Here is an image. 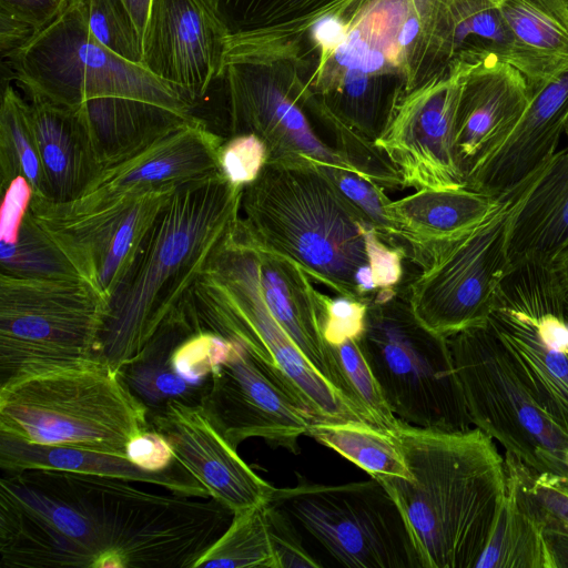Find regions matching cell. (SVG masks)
Wrapping results in <instances>:
<instances>
[{
    "instance_id": "cell-26",
    "label": "cell",
    "mask_w": 568,
    "mask_h": 568,
    "mask_svg": "<svg viewBox=\"0 0 568 568\" xmlns=\"http://www.w3.org/2000/svg\"><path fill=\"white\" fill-rule=\"evenodd\" d=\"M0 468L2 471L52 469L106 476L144 483L186 496L211 497L205 486L178 459L162 471H148L126 456L102 452L33 444L0 433Z\"/></svg>"
},
{
    "instance_id": "cell-33",
    "label": "cell",
    "mask_w": 568,
    "mask_h": 568,
    "mask_svg": "<svg viewBox=\"0 0 568 568\" xmlns=\"http://www.w3.org/2000/svg\"><path fill=\"white\" fill-rule=\"evenodd\" d=\"M0 173L1 189L22 175L33 196L50 200L29 104L9 83L3 85L0 105Z\"/></svg>"
},
{
    "instance_id": "cell-49",
    "label": "cell",
    "mask_w": 568,
    "mask_h": 568,
    "mask_svg": "<svg viewBox=\"0 0 568 568\" xmlns=\"http://www.w3.org/2000/svg\"><path fill=\"white\" fill-rule=\"evenodd\" d=\"M37 31L24 21L0 10V53L9 59L22 48Z\"/></svg>"
},
{
    "instance_id": "cell-54",
    "label": "cell",
    "mask_w": 568,
    "mask_h": 568,
    "mask_svg": "<svg viewBox=\"0 0 568 568\" xmlns=\"http://www.w3.org/2000/svg\"><path fill=\"white\" fill-rule=\"evenodd\" d=\"M385 54L376 48H371L364 53L353 69L371 74L379 71L385 65Z\"/></svg>"
},
{
    "instance_id": "cell-34",
    "label": "cell",
    "mask_w": 568,
    "mask_h": 568,
    "mask_svg": "<svg viewBox=\"0 0 568 568\" xmlns=\"http://www.w3.org/2000/svg\"><path fill=\"white\" fill-rule=\"evenodd\" d=\"M187 334L176 326L162 328L138 357L119 369L130 389L148 408L155 409L174 398L186 400L194 390L171 364L173 348Z\"/></svg>"
},
{
    "instance_id": "cell-52",
    "label": "cell",
    "mask_w": 568,
    "mask_h": 568,
    "mask_svg": "<svg viewBox=\"0 0 568 568\" xmlns=\"http://www.w3.org/2000/svg\"><path fill=\"white\" fill-rule=\"evenodd\" d=\"M557 567H568V535L560 532H545Z\"/></svg>"
},
{
    "instance_id": "cell-6",
    "label": "cell",
    "mask_w": 568,
    "mask_h": 568,
    "mask_svg": "<svg viewBox=\"0 0 568 568\" xmlns=\"http://www.w3.org/2000/svg\"><path fill=\"white\" fill-rule=\"evenodd\" d=\"M149 428L146 405L100 358L0 385V433L24 442L125 456Z\"/></svg>"
},
{
    "instance_id": "cell-16",
    "label": "cell",
    "mask_w": 568,
    "mask_h": 568,
    "mask_svg": "<svg viewBox=\"0 0 568 568\" xmlns=\"http://www.w3.org/2000/svg\"><path fill=\"white\" fill-rule=\"evenodd\" d=\"M221 78L231 135L255 134L266 146V162H304L357 173L334 145L316 134L297 100L261 75L245 53L229 48Z\"/></svg>"
},
{
    "instance_id": "cell-25",
    "label": "cell",
    "mask_w": 568,
    "mask_h": 568,
    "mask_svg": "<svg viewBox=\"0 0 568 568\" xmlns=\"http://www.w3.org/2000/svg\"><path fill=\"white\" fill-rule=\"evenodd\" d=\"M30 119L50 201L72 202L101 171L77 108L28 93Z\"/></svg>"
},
{
    "instance_id": "cell-21",
    "label": "cell",
    "mask_w": 568,
    "mask_h": 568,
    "mask_svg": "<svg viewBox=\"0 0 568 568\" xmlns=\"http://www.w3.org/2000/svg\"><path fill=\"white\" fill-rule=\"evenodd\" d=\"M532 98L524 74L490 58L465 69L456 122V151L465 180L473 166L498 145Z\"/></svg>"
},
{
    "instance_id": "cell-13",
    "label": "cell",
    "mask_w": 568,
    "mask_h": 568,
    "mask_svg": "<svg viewBox=\"0 0 568 568\" xmlns=\"http://www.w3.org/2000/svg\"><path fill=\"white\" fill-rule=\"evenodd\" d=\"M178 184L129 192L83 214L33 196L30 213L108 305L133 267L161 207Z\"/></svg>"
},
{
    "instance_id": "cell-23",
    "label": "cell",
    "mask_w": 568,
    "mask_h": 568,
    "mask_svg": "<svg viewBox=\"0 0 568 568\" xmlns=\"http://www.w3.org/2000/svg\"><path fill=\"white\" fill-rule=\"evenodd\" d=\"M505 199L468 186L424 189L392 201L389 212L409 247V260L424 270L486 222Z\"/></svg>"
},
{
    "instance_id": "cell-55",
    "label": "cell",
    "mask_w": 568,
    "mask_h": 568,
    "mask_svg": "<svg viewBox=\"0 0 568 568\" xmlns=\"http://www.w3.org/2000/svg\"><path fill=\"white\" fill-rule=\"evenodd\" d=\"M420 23L417 18H408L397 33L396 42L399 47H407L417 37Z\"/></svg>"
},
{
    "instance_id": "cell-50",
    "label": "cell",
    "mask_w": 568,
    "mask_h": 568,
    "mask_svg": "<svg viewBox=\"0 0 568 568\" xmlns=\"http://www.w3.org/2000/svg\"><path fill=\"white\" fill-rule=\"evenodd\" d=\"M312 33L324 51L334 52L345 41L347 30L337 16L327 14L314 23Z\"/></svg>"
},
{
    "instance_id": "cell-29",
    "label": "cell",
    "mask_w": 568,
    "mask_h": 568,
    "mask_svg": "<svg viewBox=\"0 0 568 568\" xmlns=\"http://www.w3.org/2000/svg\"><path fill=\"white\" fill-rule=\"evenodd\" d=\"M487 323L544 413L568 435V355L540 342L526 314L494 304Z\"/></svg>"
},
{
    "instance_id": "cell-18",
    "label": "cell",
    "mask_w": 568,
    "mask_h": 568,
    "mask_svg": "<svg viewBox=\"0 0 568 568\" xmlns=\"http://www.w3.org/2000/svg\"><path fill=\"white\" fill-rule=\"evenodd\" d=\"M150 427L166 438L210 496L233 513L271 503L275 487L240 457L199 403L170 399L153 409Z\"/></svg>"
},
{
    "instance_id": "cell-1",
    "label": "cell",
    "mask_w": 568,
    "mask_h": 568,
    "mask_svg": "<svg viewBox=\"0 0 568 568\" xmlns=\"http://www.w3.org/2000/svg\"><path fill=\"white\" fill-rule=\"evenodd\" d=\"M34 514L57 568H193L233 511L212 497L159 495L130 480L42 469Z\"/></svg>"
},
{
    "instance_id": "cell-5",
    "label": "cell",
    "mask_w": 568,
    "mask_h": 568,
    "mask_svg": "<svg viewBox=\"0 0 568 568\" xmlns=\"http://www.w3.org/2000/svg\"><path fill=\"white\" fill-rule=\"evenodd\" d=\"M241 217L264 245L297 263L337 295L365 301L355 274L368 264L371 224L312 163L266 162L243 189Z\"/></svg>"
},
{
    "instance_id": "cell-22",
    "label": "cell",
    "mask_w": 568,
    "mask_h": 568,
    "mask_svg": "<svg viewBox=\"0 0 568 568\" xmlns=\"http://www.w3.org/2000/svg\"><path fill=\"white\" fill-rule=\"evenodd\" d=\"M252 236L257 255L261 291L271 313L313 367L344 395L362 406L353 396L323 336L318 291L311 277L297 263L267 247L253 234Z\"/></svg>"
},
{
    "instance_id": "cell-43",
    "label": "cell",
    "mask_w": 568,
    "mask_h": 568,
    "mask_svg": "<svg viewBox=\"0 0 568 568\" xmlns=\"http://www.w3.org/2000/svg\"><path fill=\"white\" fill-rule=\"evenodd\" d=\"M323 336L328 346L346 338H359L364 332L367 301L342 295L328 296L318 291Z\"/></svg>"
},
{
    "instance_id": "cell-48",
    "label": "cell",
    "mask_w": 568,
    "mask_h": 568,
    "mask_svg": "<svg viewBox=\"0 0 568 568\" xmlns=\"http://www.w3.org/2000/svg\"><path fill=\"white\" fill-rule=\"evenodd\" d=\"M70 0H0V10L24 21L37 33L48 27Z\"/></svg>"
},
{
    "instance_id": "cell-36",
    "label": "cell",
    "mask_w": 568,
    "mask_h": 568,
    "mask_svg": "<svg viewBox=\"0 0 568 568\" xmlns=\"http://www.w3.org/2000/svg\"><path fill=\"white\" fill-rule=\"evenodd\" d=\"M1 272L29 278L81 277L30 211L14 243L0 242Z\"/></svg>"
},
{
    "instance_id": "cell-42",
    "label": "cell",
    "mask_w": 568,
    "mask_h": 568,
    "mask_svg": "<svg viewBox=\"0 0 568 568\" xmlns=\"http://www.w3.org/2000/svg\"><path fill=\"white\" fill-rule=\"evenodd\" d=\"M266 161V146L253 133L231 135L219 151L220 172L235 186L245 187L255 181Z\"/></svg>"
},
{
    "instance_id": "cell-19",
    "label": "cell",
    "mask_w": 568,
    "mask_h": 568,
    "mask_svg": "<svg viewBox=\"0 0 568 568\" xmlns=\"http://www.w3.org/2000/svg\"><path fill=\"white\" fill-rule=\"evenodd\" d=\"M224 140L195 116L140 152L100 171L80 197L57 203L60 210L83 214L99 210L129 192L220 172L219 151Z\"/></svg>"
},
{
    "instance_id": "cell-39",
    "label": "cell",
    "mask_w": 568,
    "mask_h": 568,
    "mask_svg": "<svg viewBox=\"0 0 568 568\" xmlns=\"http://www.w3.org/2000/svg\"><path fill=\"white\" fill-rule=\"evenodd\" d=\"M329 347L355 399L368 412L377 426L395 428L399 419L382 394L362 351L359 338H346Z\"/></svg>"
},
{
    "instance_id": "cell-9",
    "label": "cell",
    "mask_w": 568,
    "mask_h": 568,
    "mask_svg": "<svg viewBox=\"0 0 568 568\" xmlns=\"http://www.w3.org/2000/svg\"><path fill=\"white\" fill-rule=\"evenodd\" d=\"M465 407L475 427L530 474L568 475V435L535 400L489 324L447 337Z\"/></svg>"
},
{
    "instance_id": "cell-53",
    "label": "cell",
    "mask_w": 568,
    "mask_h": 568,
    "mask_svg": "<svg viewBox=\"0 0 568 568\" xmlns=\"http://www.w3.org/2000/svg\"><path fill=\"white\" fill-rule=\"evenodd\" d=\"M122 2L129 10L140 33L143 36L152 0H122Z\"/></svg>"
},
{
    "instance_id": "cell-51",
    "label": "cell",
    "mask_w": 568,
    "mask_h": 568,
    "mask_svg": "<svg viewBox=\"0 0 568 568\" xmlns=\"http://www.w3.org/2000/svg\"><path fill=\"white\" fill-rule=\"evenodd\" d=\"M371 49L358 28L347 31L345 41L333 52L335 62L346 69H353L364 53Z\"/></svg>"
},
{
    "instance_id": "cell-10",
    "label": "cell",
    "mask_w": 568,
    "mask_h": 568,
    "mask_svg": "<svg viewBox=\"0 0 568 568\" xmlns=\"http://www.w3.org/2000/svg\"><path fill=\"white\" fill-rule=\"evenodd\" d=\"M8 64L27 93L68 106L100 97L141 99L187 114L195 106L178 88L103 47L89 29L82 0H70Z\"/></svg>"
},
{
    "instance_id": "cell-31",
    "label": "cell",
    "mask_w": 568,
    "mask_h": 568,
    "mask_svg": "<svg viewBox=\"0 0 568 568\" xmlns=\"http://www.w3.org/2000/svg\"><path fill=\"white\" fill-rule=\"evenodd\" d=\"M442 45L454 64L497 58L513 65L514 41L494 0H443Z\"/></svg>"
},
{
    "instance_id": "cell-44",
    "label": "cell",
    "mask_w": 568,
    "mask_h": 568,
    "mask_svg": "<svg viewBox=\"0 0 568 568\" xmlns=\"http://www.w3.org/2000/svg\"><path fill=\"white\" fill-rule=\"evenodd\" d=\"M266 515L277 568L323 566L303 546L297 526L282 509L268 503Z\"/></svg>"
},
{
    "instance_id": "cell-32",
    "label": "cell",
    "mask_w": 568,
    "mask_h": 568,
    "mask_svg": "<svg viewBox=\"0 0 568 568\" xmlns=\"http://www.w3.org/2000/svg\"><path fill=\"white\" fill-rule=\"evenodd\" d=\"M307 436L335 450L369 477H402L412 474L399 443L390 429L357 420H314Z\"/></svg>"
},
{
    "instance_id": "cell-2",
    "label": "cell",
    "mask_w": 568,
    "mask_h": 568,
    "mask_svg": "<svg viewBox=\"0 0 568 568\" xmlns=\"http://www.w3.org/2000/svg\"><path fill=\"white\" fill-rule=\"evenodd\" d=\"M409 479H377L397 503L422 568H475L500 513L505 460L479 428L437 430L399 419Z\"/></svg>"
},
{
    "instance_id": "cell-15",
    "label": "cell",
    "mask_w": 568,
    "mask_h": 568,
    "mask_svg": "<svg viewBox=\"0 0 568 568\" xmlns=\"http://www.w3.org/2000/svg\"><path fill=\"white\" fill-rule=\"evenodd\" d=\"M466 65L405 100L375 143L398 170L403 189L467 186L456 151V122Z\"/></svg>"
},
{
    "instance_id": "cell-47",
    "label": "cell",
    "mask_w": 568,
    "mask_h": 568,
    "mask_svg": "<svg viewBox=\"0 0 568 568\" xmlns=\"http://www.w3.org/2000/svg\"><path fill=\"white\" fill-rule=\"evenodd\" d=\"M125 456L148 471L165 470L176 460L166 438L152 428L140 433L129 442Z\"/></svg>"
},
{
    "instance_id": "cell-46",
    "label": "cell",
    "mask_w": 568,
    "mask_h": 568,
    "mask_svg": "<svg viewBox=\"0 0 568 568\" xmlns=\"http://www.w3.org/2000/svg\"><path fill=\"white\" fill-rule=\"evenodd\" d=\"M2 190L0 209V242L14 243L23 219L29 212L33 190L28 180L19 175Z\"/></svg>"
},
{
    "instance_id": "cell-57",
    "label": "cell",
    "mask_w": 568,
    "mask_h": 568,
    "mask_svg": "<svg viewBox=\"0 0 568 568\" xmlns=\"http://www.w3.org/2000/svg\"><path fill=\"white\" fill-rule=\"evenodd\" d=\"M560 480L564 484V486L566 487V489L568 490V475L565 478H560Z\"/></svg>"
},
{
    "instance_id": "cell-27",
    "label": "cell",
    "mask_w": 568,
    "mask_h": 568,
    "mask_svg": "<svg viewBox=\"0 0 568 568\" xmlns=\"http://www.w3.org/2000/svg\"><path fill=\"white\" fill-rule=\"evenodd\" d=\"M78 109L101 170L140 152L194 114L128 97H100Z\"/></svg>"
},
{
    "instance_id": "cell-45",
    "label": "cell",
    "mask_w": 568,
    "mask_h": 568,
    "mask_svg": "<svg viewBox=\"0 0 568 568\" xmlns=\"http://www.w3.org/2000/svg\"><path fill=\"white\" fill-rule=\"evenodd\" d=\"M368 265L377 290L393 288L402 284L406 253L386 244L374 227L365 233Z\"/></svg>"
},
{
    "instance_id": "cell-17",
    "label": "cell",
    "mask_w": 568,
    "mask_h": 568,
    "mask_svg": "<svg viewBox=\"0 0 568 568\" xmlns=\"http://www.w3.org/2000/svg\"><path fill=\"white\" fill-rule=\"evenodd\" d=\"M229 37L200 0H152L142 67L194 105L221 79Z\"/></svg>"
},
{
    "instance_id": "cell-14",
    "label": "cell",
    "mask_w": 568,
    "mask_h": 568,
    "mask_svg": "<svg viewBox=\"0 0 568 568\" xmlns=\"http://www.w3.org/2000/svg\"><path fill=\"white\" fill-rule=\"evenodd\" d=\"M205 382L197 403L234 448L262 438L272 447L300 453L298 440L316 419L291 386L245 346L231 341Z\"/></svg>"
},
{
    "instance_id": "cell-41",
    "label": "cell",
    "mask_w": 568,
    "mask_h": 568,
    "mask_svg": "<svg viewBox=\"0 0 568 568\" xmlns=\"http://www.w3.org/2000/svg\"><path fill=\"white\" fill-rule=\"evenodd\" d=\"M514 465L521 490L540 521L544 532L568 535V490L560 477L547 474L535 476L515 463Z\"/></svg>"
},
{
    "instance_id": "cell-37",
    "label": "cell",
    "mask_w": 568,
    "mask_h": 568,
    "mask_svg": "<svg viewBox=\"0 0 568 568\" xmlns=\"http://www.w3.org/2000/svg\"><path fill=\"white\" fill-rule=\"evenodd\" d=\"M339 192L357 209L388 245L400 248L409 260V247L389 212L392 200L385 189L357 173L334 166L320 165Z\"/></svg>"
},
{
    "instance_id": "cell-40",
    "label": "cell",
    "mask_w": 568,
    "mask_h": 568,
    "mask_svg": "<svg viewBox=\"0 0 568 568\" xmlns=\"http://www.w3.org/2000/svg\"><path fill=\"white\" fill-rule=\"evenodd\" d=\"M231 341L209 331L187 334L173 348L171 364L190 385L205 382L229 353Z\"/></svg>"
},
{
    "instance_id": "cell-24",
    "label": "cell",
    "mask_w": 568,
    "mask_h": 568,
    "mask_svg": "<svg viewBox=\"0 0 568 568\" xmlns=\"http://www.w3.org/2000/svg\"><path fill=\"white\" fill-rule=\"evenodd\" d=\"M568 247V124L559 149L535 175L509 234V260L552 264Z\"/></svg>"
},
{
    "instance_id": "cell-12",
    "label": "cell",
    "mask_w": 568,
    "mask_h": 568,
    "mask_svg": "<svg viewBox=\"0 0 568 568\" xmlns=\"http://www.w3.org/2000/svg\"><path fill=\"white\" fill-rule=\"evenodd\" d=\"M535 175L406 284L409 306L428 329L449 337L487 322L511 267L508 247L514 215Z\"/></svg>"
},
{
    "instance_id": "cell-28",
    "label": "cell",
    "mask_w": 568,
    "mask_h": 568,
    "mask_svg": "<svg viewBox=\"0 0 568 568\" xmlns=\"http://www.w3.org/2000/svg\"><path fill=\"white\" fill-rule=\"evenodd\" d=\"M514 41L513 65L534 93L568 72L567 0H494Z\"/></svg>"
},
{
    "instance_id": "cell-38",
    "label": "cell",
    "mask_w": 568,
    "mask_h": 568,
    "mask_svg": "<svg viewBox=\"0 0 568 568\" xmlns=\"http://www.w3.org/2000/svg\"><path fill=\"white\" fill-rule=\"evenodd\" d=\"M92 36L122 59L142 65V34L122 0H82Z\"/></svg>"
},
{
    "instance_id": "cell-58",
    "label": "cell",
    "mask_w": 568,
    "mask_h": 568,
    "mask_svg": "<svg viewBox=\"0 0 568 568\" xmlns=\"http://www.w3.org/2000/svg\"><path fill=\"white\" fill-rule=\"evenodd\" d=\"M568 1V0H567Z\"/></svg>"
},
{
    "instance_id": "cell-20",
    "label": "cell",
    "mask_w": 568,
    "mask_h": 568,
    "mask_svg": "<svg viewBox=\"0 0 568 568\" xmlns=\"http://www.w3.org/2000/svg\"><path fill=\"white\" fill-rule=\"evenodd\" d=\"M568 124V72L532 94L508 135L466 176L468 187L506 197L532 178L559 149Z\"/></svg>"
},
{
    "instance_id": "cell-56",
    "label": "cell",
    "mask_w": 568,
    "mask_h": 568,
    "mask_svg": "<svg viewBox=\"0 0 568 568\" xmlns=\"http://www.w3.org/2000/svg\"><path fill=\"white\" fill-rule=\"evenodd\" d=\"M568 296V247L552 263Z\"/></svg>"
},
{
    "instance_id": "cell-4",
    "label": "cell",
    "mask_w": 568,
    "mask_h": 568,
    "mask_svg": "<svg viewBox=\"0 0 568 568\" xmlns=\"http://www.w3.org/2000/svg\"><path fill=\"white\" fill-rule=\"evenodd\" d=\"M175 320L190 333L209 331L245 346L291 386L316 420L376 425L313 367L271 313L261 291L254 240L241 215L181 302Z\"/></svg>"
},
{
    "instance_id": "cell-7",
    "label": "cell",
    "mask_w": 568,
    "mask_h": 568,
    "mask_svg": "<svg viewBox=\"0 0 568 568\" xmlns=\"http://www.w3.org/2000/svg\"><path fill=\"white\" fill-rule=\"evenodd\" d=\"M367 303L359 344L394 415L422 428L468 429L447 337L416 318L406 285L377 290Z\"/></svg>"
},
{
    "instance_id": "cell-11",
    "label": "cell",
    "mask_w": 568,
    "mask_h": 568,
    "mask_svg": "<svg viewBox=\"0 0 568 568\" xmlns=\"http://www.w3.org/2000/svg\"><path fill=\"white\" fill-rule=\"evenodd\" d=\"M271 504L339 566L422 568L397 503L373 477L341 485L301 481L275 488Z\"/></svg>"
},
{
    "instance_id": "cell-3",
    "label": "cell",
    "mask_w": 568,
    "mask_h": 568,
    "mask_svg": "<svg viewBox=\"0 0 568 568\" xmlns=\"http://www.w3.org/2000/svg\"><path fill=\"white\" fill-rule=\"evenodd\" d=\"M242 186L221 172L179 183L108 305L99 358L118 371L171 321L241 215Z\"/></svg>"
},
{
    "instance_id": "cell-30",
    "label": "cell",
    "mask_w": 568,
    "mask_h": 568,
    "mask_svg": "<svg viewBox=\"0 0 568 568\" xmlns=\"http://www.w3.org/2000/svg\"><path fill=\"white\" fill-rule=\"evenodd\" d=\"M507 486L493 535L475 568H557L542 526L525 497L514 463L505 459Z\"/></svg>"
},
{
    "instance_id": "cell-8",
    "label": "cell",
    "mask_w": 568,
    "mask_h": 568,
    "mask_svg": "<svg viewBox=\"0 0 568 568\" xmlns=\"http://www.w3.org/2000/svg\"><path fill=\"white\" fill-rule=\"evenodd\" d=\"M108 303L84 278L0 273V385L99 358Z\"/></svg>"
},
{
    "instance_id": "cell-35",
    "label": "cell",
    "mask_w": 568,
    "mask_h": 568,
    "mask_svg": "<svg viewBox=\"0 0 568 568\" xmlns=\"http://www.w3.org/2000/svg\"><path fill=\"white\" fill-rule=\"evenodd\" d=\"M266 505L233 513L226 529L196 559L193 568H277Z\"/></svg>"
}]
</instances>
